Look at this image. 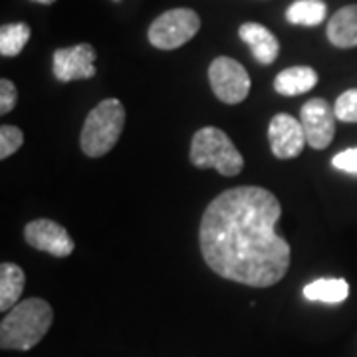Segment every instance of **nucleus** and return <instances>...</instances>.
I'll return each mask as SVG.
<instances>
[{
  "instance_id": "f257e3e1",
  "label": "nucleus",
  "mask_w": 357,
  "mask_h": 357,
  "mask_svg": "<svg viewBox=\"0 0 357 357\" xmlns=\"http://www.w3.org/2000/svg\"><path fill=\"white\" fill-rule=\"evenodd\" d=\"M280 201L262 187H234L204 208L199 241L206 266L227 280L270 288L286 276L292 248L276 232Z\"/></svg>"
},
{
  "instance_id": "f03ea898",
  "label": "nucleus",
  "mask_w": 357,
  "mask_h": 357,
  "mask_svg": "<svg viewBox=\"0 0 357 357\" xmlns=\"http://www.w3.org/2000/svg\"><path fill=\"white\" fill-rule=\"evenodd\" d=\"M54 321V310L42 298H28L6 312L0 324V347L28 351L38 345Z\"/></svg>"
},
{
  "instance_id": "7ed1b4c3",
  "label": "nucleus",
  "mask_w": 357,
  "mask_h": 357,
  "mask_svg": "<svg viewBox=\"0 0 357 357\" xmlns=\"http://www.w3.org/2000/svg\"><path fill=\"white\" fill-rule=\"evenodd\" d=\"M126 126V107L119 100H103L86 117L82 128V151L96 159L109 153Z\"/></svg>"
},
{
  "instance_id": "20e7f679",
  "label": "nucleus",
  "mask_w": 357,
  "mask_h": 357,
  "mask_svg": "<svg viewBox=\"0 0 357 357\" xmlns=\"http://www.w3.org/2000/svg\"><path fill=\"white\" fill-rule=\"evenodd\" d=\"M191 163L199 169H215L225 177H234L243 171L244 159L222 129L203 128L192 135Z\"/></svg>"
},
{
  "instance_id": "39448f33",
  "label": "nucleus",
  "mask_w": 357,
  "mask_h": 357,
  "mask_svg": "<svg viewBox=\"0 0 357 357\" xmlns=\"http://www.w3.org/2000/svg\"><path fill=\"white\" fill-rule=\"evenodd\" d=\"M199 28L201 18L195 10L173 8L155 18L147 30V38L159 50H177L199 32Z\"/></svg>"
},
{
  "instance_id": "423d86ee",
  "label": "nucleus",
  "mask_w": 357,
  "mask_h": 357,
  "mask_svg": "<svg viewBox=\"0 0 357 357\" xmlns=\"http://www.w3.org/2000/svg\"><path fill=\"white\" fill-rule=\"evenodd\" d=\"M208 82L218 100L222 103L244 102L250 93V76L244 66L232 58L218 56L208 68Z\"/></svg>"
},
{
  "instance_id": "0eeeda50",
  "label": "nucleus",
  "mask_w": 357,
  "mask_h": 357,
  "mask_svg": "<svg viewBox=\"0 0 357 357\" xmlns=\"http://www.w3.org/2000/svg\"><path fill=\"white\" fill-rule=\"evenodd\" d=\"M302 128L306 131L307 145L312 149L330 147L335 135V112L330 103L321 98H314L302 105Z\"/></svg>"
},
{
  "instance_id": "6e6552de",
  "label": "nucleus",
  "mask_w": 357,
  "mask_h": 357,
  "mask_svg": "<svg viewBox=\"0 0 357 357\" xmlns=\"http://www.w3.org/2000/svg\"><path fill=\"white\" fill-rule=\"evenodd\" d=\"M26 243L32 248L48 252L56 258H66L74 252V241L70 232L50 218H36L24 227Z\"/></svg>"
},
{
  "instance_id": "1a4fd4ad",
  "label": "nucleus",
  "mask_w": 357,
  "mask_h": 357,
  "mask_svg": "<svg viewBox=\"0 0 357 357\" xmlns=\"http://www.w3.org/2000/svg\"><path fill=\"white\" fill-rule=\"evenodd\" d=\"M268 141L274 157L278 159H294L306 147V131L302 121H296L292 115L278 114L272 117L268 126Z\"/></svg>"
},
{
  "instance_id": "9d476101",
  "label": "nucleus",
  "mask_w": 357,
  "mask_h": 357,
  "mask_svg": "<svg viewBox=\"0 0 357 357\" xmlns=\"http://www.w3.org/2000/svg\"><path fill=\"white\" fill-rule=\"evenodd\" d=\"M96 50L89 44H77L72 48L54 52V76L60 82L89 79L96 76Z\"/></svg>"
},
{
  "instance_id": "9b49d317",
  "label": "nucleus",
  "mask_w": 357,
  "mask_h": 357,
  "mask_svg": "<svg viewBox=\"0 0 357 357\" xmlns=\"http://www.w3.org/2000/svg\"><path fill=\"white\" fill-rule=\"evenodd\" d=\"M243 42L250 48L256 62L270 66L280 54V42L268 30L266 26L256 24V22H246L238 30Z\"/></svg>"
},
{
  "instance_id": "f8f14e48",
  "label": "nucleus",
  "mask_w": 357,
  "mask_h": 357,
  "mask_svg": "<svg viewBox=\"0 0 357 357\" xmlns=\"http://www.w3.org/2000/svg\"><path fill=\"white\" fill-rule=\"evenodd\" d=\"M328 38L337 48L357 46V4L340 8L328 22Z\"/></svg>"
},
{
  "instance_id": "ddd939ff",
  "label": "nucleus",
  "mask_w": 357,
  "mask_h": 357,
  "mask_svg": "<svg viewBox=\"0 0 357 357\" xmlns=\"http://www.w3.org/2000/svg\"><path fill=\"white\" fill-rule=\"evenodd\" d=\"M318 84V72L310 66L286 68L274 79V89L280 96H302Z\"/></svg>"
},
{
  "instance_id": "4468645a",
  "label": "nucleus",
  "mask_w": 357,
  "mask_h": 357,
  "mask_svg": "<svg viewBox=\"0 0 357 357\" xmlns=\"http://www.w3.org/2000/svg\"><path fill=\"white\" fill-rule=\"evenodd\" d=\"M24 284L26 276L18 264L4 262L0 266V310L4 314L18 304L20 296L24 292Z\"/></svg>"
},
{
  "instance_id": "2eb2a0df",
  "label": "nucleus",
  "mask_w": 357,
  "mask_h": 357,
  "mask_svg": "<svg viewBox=\"0 0 357 357\" xmlns=\"http://www.w3.org/2000/svg\"><path fill=\"white\" fill-rule=\"evenodd\" d=\"M349 296V284L344 278H318L304 288V298L310 302L342 304Z\"/></svg>"
},
{
  "instance_id": "dca6fc26",
  "label": "nucleus",
  "mask_w": 357,
  "mask_h": 357,
  "mask_svg": "<svg viewBox=\"0 0 357 357\" xmlns=\"http://www.w3.org/2000/svg\"><path fill=\"white\" fill-rule=\"evenodd\" d=\"M326 14L324 0H296L286 10V20L296 26H318L326 20Z\"/></svg>"
},
{
  "instance_id": "f3484780",
  "label": "nucleus",
  "mask_w": 357,
  "mask_h": 357,
  "mask_svg": "<svg viewBox=\"0 0 357 357\" xmlns=\"http://www.w3.org/2000/svg\"><path fill=\"white\" fill-rule=\"evenodd\" d=\"M30 40V26L24 22L4 24L0 28V54L4 58H14L24 50Z\"/></svg>"
},
{
  "instance_id": "a211bd4d",
  "label": "nucleus",
  "mask_w": 357,
  "mask_h": 357,
  "mask_svg": "<svg viewBox=\"0 0 357 357\" xmlns=\"http://www.w3.org/2000/svg\"><path fill=\"white\" fill-rule=\"evenodd\" d=\"M335 117L344 123H357V89L344 91L333 105Z\"/></svg>"
},
{
  "instance_id": "6ab92c4d",
  "label": "nucleus",
  "mask_w": 357,
  "mask_h": 357,
  "mask_svg": "<svg viewBox=\"0 0 357 357\" xmlns=\"http://www.w3.org/2000/svg\"><path fill=\"white\" fill-rule=\"evenodd\" d=\"M24 143V133L14 126H2L0 128V159H8Z\"/></svg>"
},
{
  "instance_id": "aec40b11",
  "label": "nucleus",
  "mask_w": 357,
  "mask_h": 357,
  "mask_svg": "<svg viewBox=\"0 0 357 357\" xmlns=\"http://www.w3.org/2000/svg\"><path fill=\"white\" fill-rule=\"evenodd\" d=\"M16 102H18V89L10 79L2 77L0 79V114H10Z\"/></svg>"
},
{
  "instance_id": "412c9836",
  "label": "nucleus",
  "mask_w": 357,
  "mask_h": 357,
  "mask_svg": "<svg viewBox=\"0 0 357 357\" xmlns=\"http://www.w3.org/2000/svg\"><path fill=\"white\" fill-rule=\"evenodd\" d=\"M332 165L337 171H344V173H349V175H357V147H351V149H345L342 153L333 155Z\"/></svg>"
},
{
  "instance_id": "4be33fe9",
  "label": "nucleus",
  "mask_w": 357,
  "mask_h": 357,
  "mask_svg": "<svg viewBox=\"0 0 357 357\" xmlns=\"http://www.w3.org/2000/svg\"><path fill=\"white\" fill-rule=\"evenodd\" d=\"M32 2H38V4H54L56 0H32Z\"/></svg>"
},
{
  "instance_id": "5701e85b",
  "label": "nucleus",
  "mask_w": 357,
  "mask_h": 357,
  "mask_svg": "<svg viewBox=\"0 0 357 357\" xmlns=\"http://www.w3.org/2000/svg\"><path fill=\"white\" fill-rule=\"evenodd\" d=\"M117 2H119V0H117Z\"/></svg>"
}]
</instances>
